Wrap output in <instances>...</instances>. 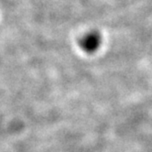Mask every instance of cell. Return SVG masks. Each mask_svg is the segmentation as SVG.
Listing matches in <instances>:
<instances>
[{
	"instance_id": "cell-1",
	"label": "cell",
	"mask_w": 152,
	"mask_h": 152,
	"mask_svg": "<svg viewBox=\"0 0 152 152\" xmlns=\"http://www.w3.org/2000/svg\"><path fill=\"white\" fill-rule=\"evenodd\" d=\"M101 36L98 32L92 31L89 33L85 34L81 39H80V47L86 52L93 53L98 50L101 44Z\"/></svg>"
}]
</instances>
